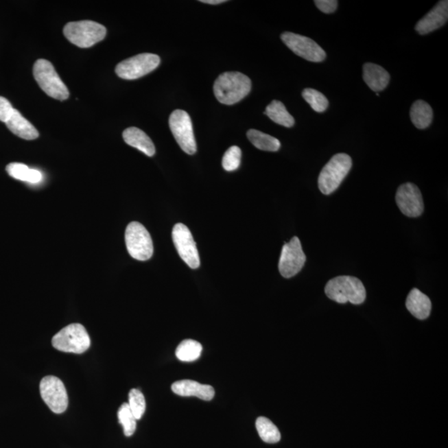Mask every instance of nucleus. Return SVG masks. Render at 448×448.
Instances as JSON below:
<instances>
[{
    "label": "nucleus",
    "mask_w": 448,
    "mask_h": 448,
    "mask_svg": "<svg viewBox=\"0 0 448 448\" xmlns=\"http://www.w3.org/2000/svg\"><path fill=\"white\" fill-rule=\"evenodd\" d=\"M34 76L47 96L59 101H64L69 97V89L50 62L45 59H38L34 63Z\"/></svg>",
    "instance_id": "obj_4"
},
{
    "label": "nucleus",
    "mask_w": 448,
    "mask_h": 448,
    "mask_svg": "<svg viewBox=\"0 0 448 448\" xmlns=\"http://www.w3.org/2000/svg\"><path fill=\"white\" fill-rule=\"evenodd\" d=\"M406 307L416 318L425 320L430 316L432 303L428 296L418 289L414 288L407 297Z\"/></svg>",
    "instance_id": "obj_18"
},
{
    "label": "nucleus",
    "mask_w": 448,
    "mask_h": 448,
    "mask_svg": "<svg viewBox=\"0 0 448 448\" xmlns=\"http://www.w3.org/2000/svg\"><path fill=\"white\" fill-rule=\"evenodd\" d=\"M257 433L263 442L267 443H276L281 440V434L279 428L268 418L259 417L256 421Z\"/></svg>",
    "instance_id": "obj_26"
},
{
    "label": "nucleus",
    "mask_w": 448,
    "mask_h": 448,
    "mask_svg": "<svg viewBox=\"0 0 448 448\" xmlns=\"http://www.w3.org/2000/svg\"><path fill=\"white\" fill-rule=\"evenodd\" d=\"M363 79L372 91L381 92L390 82V73L381 66L368 62L363 67Z\"/></svg>",
    "instance_id": "obj_17"
},
{
    "label": "nucleus",
    "mask_w": 448,
    "mask_h": 448,
    "mask_svg": "<svg viewBox=\"0 0 448 448\" xmlns=\"http://www.w3.org/2000/svg\"><path fill=\"white\" fill-rule=\"evenodd\" d=\"M325 292L328 298L340 304L360 305L366 299V290L362 281L351 276H339L329 281Z\"/></svg>",
    "instance_id": "obj_2"
},
{
    "label": "nucleus",
    "mask_w": 448,
    "mask_h": 448,
    "mask_svg": "<svg viewBox=\"0 0 448 448\" xmlns=\"http://www.w3.org/2000/svg\"><path fill=\"white\" fill-rule=\"evenodd\" d=\"M172 391L182 397H196L205 401H210L214 397L215 391L208 384H202L193 380L185 379L174 382L172 386Z\"/></svg>",
    "instance_id": "obj_16"
},
{
    "label": "nucleus",
    "mask_w": 448,
    "mask_h": 448,
    "mask_svg": "<svg viewBox=\"0 0 448 448\" xmlns=\"http://www.w3.org/2000/svg\"><path fill=\"white\" fill-rule=\"evenodd\" d=\"M202 3H208V5H220V3L226 2L225 0H201Z\"/></svg>",
    "instance_id": "obj_33"
},
{
    "label": "nucleus",
    "mask_w": 448,
    "mask_h": 448,
    "mask_svg": "<svg viewBox=\"0 0 448 448\" xmlns=\"http://www.w3.org/2000/svg\"><path fill=\"white\" fill-rule=\"evenodd\" d=\"M122 136L126 144L140 150L146 156L152 157L156 154V148H154L152 139L141 129L128 128L124 130Z\"/></svg>",
    "instance_id": "obj_19"
},
{
    "label": "nucleus",
    "mask_w": 448,
    "mask_h": 448,
    "mask_svg": "<svg viewBox=\"0 0 448 448\" xmlns=\"http://www.w3.org/2000/svg\"><path fill=\"white\" fill-rule=\"evenodd\" d=\"M314 3L316 7L325 14L334 13L338 6V1L336 0H316Z\"/></svg>",
    "instance_id": "obj_32"
},
{
    "label": "nucleus",
    "mask_w": 448,
    "mask_h": 448,
    "mask_svg": "<svg viewBox=\"0 0 448 448\" xmlns=\"http://www.w3.org/2000/svg\"><path fill=\"white\" fill-rule=\"evenodd\" d=\"M241 158V149L235 145L232 146L225 152L222 165L226 172H235L239 168Z\"/></svg>",
    "instance_id": "obj_30"
},
{
    "label": "nucleus",
    "mask_w": 448,
    "mask_h": 448,
    "mask_svg": "<svg viewBox=\"0 0 448 448\" xmlns=\"http://www.w3.org/2000/svg\"><path fill=\"white\" fill-rule=\"evenodd\" d=\"M14 108L6 98L0 97V121L6 123L14 112Z\"/></svg>",
    "instance_id": "obj_31"
},
{
    "label": "nucleus",
    "mask_w": 448,
    "mask_h": 448,
    "mask_svg": "<svg viewBox=\"0 0 448 448\" xmlns=\"http://www.w3.org/2000/svg\"><path fill=\"white\" fill-rule=\"evenodd\" d=\"M51 344L59 351L82 354L90 348L91 339L82 325L74 323L57 333L51 340Z\"/></svg>",
    "instance_id": "obj_6"
},
{
    "label": "nucleus",
    "mask_w": 448,
    "mask_h": 448,
    "mask_svg": "<svg viewBox=\"0 0 448 448\" xmlns=\"http://www.w3.org/2000/svg\"><path fill=\"white\" fill-rule=\"evenodd\" d=\"M396 203L404 215L410 217L421 216L424 210L423 196L414 184L400 185L396 193Z\"/></svg>",
    "instance_id": "obj_14"
},
{
    "label": "nucleus",
    "mask_w": 448,
    "mask_h": 448,
    "mask_svg": "<svg viewBox=\"0 0 448 448\" xmlns=\"http://www.w3.org/2000/svg\"><path fill=\"white\" fill-rule=\"evenodd\" d=\"M247 137L250 142L256 148L264 150V152H276L281 148V142L276 138L270 136L260 130L251 129L247 132Z\"/></svg>",
    "instance_id": "obj_23"
},
{
    "label": "nucleus",
    "mask_w": 448,
    "mask_h": 448,
    "mask_svg": "<svg viewBox=\"0 0 448 448\" xmlns=\"http://www.w3.org/2000/svg\"><path fill=\"white\" fill-rule=\"evenodd\" d=\"M161 63V58L156 54H141L126 59L116 67L119 78L126 80H134L152 73Z\"/></svg>",
    "instance_id": "obj_9"
},
{
    "label": "nucleus",
    "mask_w": 448,
    "mask_h": 448,
    "mask_svg": "<svg viewBox=\"0 0 448 448\" xmlns=\"http://www.w3.org/2000/svg\"><path fill=\"white\" fill-rule=\"evenodd\" d=\"M174 244L178 255L190 268H200V259L196 241L187 226L183 224L174 225L172 232Z\"/></svg>",
    "instance_id": "obj_13"
},
{
    "label": "nucleus",
    "mask_w": 448,
    "mask_h": 448,
    "mask_svg": "<svg viewBox=\"0 0 448 448\" xmlns=\"http://www.w3.org/2000/svg\"><path fill=\"white\" fill-rule=\"evenodd\" d=\"M40 394L43 401L54 413H64L69 406V396L64 384L55 376H46L41 380Z\"/></svg>",
    "instance_id": "obj_12"
},
{
    "label": "nucleus",
    "mask_w": 448,
    "mask_h": 448,
    "mask_svg": "<svg viewBox=\"0 0 448 448\" xmlns=\"http://www.w3.org/2000/svg\"><path fill=\"white\" fill-rule=\"evenodd\" d=\"M307 257L303 246L297 237H292L290 241L285 244L281 250L279 268L281 275L285 279L298 274L306 263Z\"/></svg>",
    "instance_id": "obj_11"
},
{
    "label": "nucleus",
    "mask_w": 448,
    "mask_h": 448,
    "mask_svg": "<svg viewBox=\"0 0 448 448\" xmlns=\"http://www.w3.org/2000/svg\"><path fill=\"white\" fill-rule=\"evenodd\" d=\"M6 172L15 180L27 182V183L35 185L43 181V174L40 172L21 163L8 165Z\"/></svg>",
    "instance_id": "obj_22"
},
{
    "label": "nucleus",
    "mask_w": 448,
    "mask_h": 448,
    "mask_svg": "<svg viewBox=\"0 0 448 448\" xmlns=\"http://www.w3.org/2000/svg\"><path fill=\"white\" fill-rule=\"evenodd\" d=\"M117 415L119 423L121 424L123 430H124V434L126 437H130L136 432L137 420L134 418L128 403L121 404Z\"/></svg>",
    "instance_id": "obj_27"
},
{
    "label": "nucleus",
    "mask_w": 448,
    "mask_h": 448,
    "mask_svg": "<svg viewBox=\"0 0 448 448\" xmlns=\"http://www.w3.org/2000/svg\"><path fill=\"white\" fill-rule=\"evenodd\" d=\"M203 347L193 340H185L178 344L176 355L180 362H193L200 358Z\"/></svg>",
    "instance_id": "obj_25"
},
{
    "label": "nucleus",
    "mask_w": 448,
    "mask_h": 448,
    "mask_svg": "<svg viewBox=\"0 0 448 448\" xmlns=\"http://www.w3.org/2000/svg\"><path fill=\"white\" fill-rule=\"evenodd\" d=\"M448 19V1L442 0L428 12L416 25L415 30L419 34H427L445 25Z\"/></svg>",
    "instance_id": "obj_15"
},
{
    "label": "nucleus",
    "mask_w": 448,
    "mask_h": 448,
    "mask_svg": "<svg viewBox=\"0 0 448 448\" xmlns=\"http://www.w3.org/2000/svg\"><path fill=\"white\" fill-rule=\"evenodd\" d=\"M129 407L137 420H140L144 415L146 410V403L144 394L133 388L129 392Z\"/></svg>",
    "instance_id": "obj_29"
},
{
    "label": "nucleus",
    "mask_w": 448,
    "mask_h": 448,
    "mask_svg": "<svg viewBox=\"0 0 448 448\" xmlns=\"http://www.w3.org/2000/svg\"><path fill=\"white\" fill-rule=\"evenodd\" d=\"M126 248L129 255L138 261L152 259L154 252L153 241L149 232L141 224H129L125 235Z\"/></svg>",
    "instance_id": "obj_7"
},
{
    "label": "nucleus",
    "mask_w": 448,
    "mask_h": 448,
    "mask_svg": "<svg viewBox=\"0 0 448 448\" xmlns=\"http://www.w3.org/2000/svg\"><path fill=\"white\" fill-rule=\"evenodd\" d=\"M303 97L311 108L316 113L326 112L329 106L328 99L325 97V95L318 92V91L307 89L303 92Z\"/></svg>",
    "instance_id": "obj_28"
},
{
    "label": "nucleus",
    "mask_w": 448,
    "mask_h": 448,
    "mask_svg": "<svg viewBox=\"0 0 448 448\" xmlns=\"http://www.w3.org/2000/svg\"><path fill=\"white\" fill-rule=\"evenodd\" d=\"M272 121L276 124L285 126V128H292L295 124L294 118L287 112V108L283 102L272 101L266 108L265 113Z\"/></svg>",
    "instance_id": "obj_24"
},
{
    "label": "nucleus",
    "mask_w": 448,
    "mask_h": 448,
    "mask_svg": "<svg viewBox=\"0 0 448 448\" xmlns=\"http://www.w3.org/2000/svg\"><path fill=\"white\" fill-rule=\"evenodd\" d=\"M63 34L73 45L87 49L105 38L106 29L100 23L90 21L71 22L67 23Z\"/></svg>",
    "instance_id": "obj_5"
},
{
    "label": "nucleus",
    "mask_w": 448,
    "mask_h": 448,
    "mask_svg": "<svg viewBox=\"0 0 448 448\" xmlns=\"http://www.w3.org/2000/svg\"><path fill=\"white\" fill-rule=\"evenodd\" d=\"M252 82L239 71H227L216 79L213 93L222 104L233 105L239 102L251 92Z\"/></svg>",
    "instance_id": "obj_1"
},
{
    "label": "nucleus",
    "mask_w": 448,
    "mask_h": 448,
    "mask_svg": "<svg viewBox=\"0 0 448 448\" xmlns=\"http://www.w3.org/2000/svg\"><path fill=\"white\" fill-rule=\"evenodd\" d=\"M7 128L16 136L25 140H35L39 137L38 130L23 117L18 110H14L10 120L5 123Z\"/></svg>",
    "instance_id": "obj_20"
},
{
    "label": "nucleus",
    "mask_w": 448,
    "mask_h": 448,
    "mask_svg": "<svg viewBox=\"0 0 448 448\" xmlns=\"http://www.w3.org/2000/svg\"><path fill=\"white\" fill-rule=\"evenodd\" d=\"M169 128L180 148L186 154H193L197 152L191 118L183 110H176L170 115Z\"/></svg>",
    "instance_id": "obj_8"
},
{
    "label": "nucleus",
    "mask_w": 448,
    "mask_h": 448,
    "mask_svg": "<svg viewBox=\"0 0 448 448\" xmlns=\"http://www.w3.org/2000/svg\"><path fill=\"white\" fill-rule=\"evenodd\" d=\"M410 118L416 128L420 130L426 129L433 121V109L426 102L418 100L411 106Z\"/></svg>",
    "instance_id": "obj_21"
},
{
    "label": "nucleus",
    "mask_w": 448,
    "mask_h": 448,
    "mask_svg": "<svg viewBox=\"0 0 448 448\" xmlns=\"http://www.w3.org/2000/svg\"><path fill=\"white\" fill-rule=\"evenodd\" d=\"M281 38L293 53L307 61L320 62L327 58L326 51L310 38L291 32H285L281 34Z\"/></svg>",
    "instance_id": "obj_10"
},
{
    "label": "nucleus",
    "mask_w": 448,
    "mask_h": 448,
    "mask_svg": "<svg viewBox=\"0 0 448 448\" xmlns=\"http://www.w3.org/2000/svg\"><path fill=\"white\" fill-rule=\"evenodd\" d=\"M352 168V160L347 154H335L324 166L318 177V187L326 196L334 193L342 185Z\"/></svg>",
    "instance_id": "obj_3"
}]
</instances>
